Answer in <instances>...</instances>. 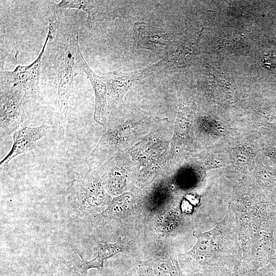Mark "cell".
<instances>
[{"instance_id":"6da1fadb","label":"cell","mask_w":276,"mask_h":276,"mask_svg":"<svg viewBox=\"0 0 276 276\" xmlns=\"http://www.w3.org/2000/svg\"><path fill=\"white\" fill-rule=\"evenodd\" d=\"M67 200L72 211L79 216L102 212L110 201L102 179L88 173L71 182Z\"/></svg>"},{"instance_id":"7a4b0ae2","label":"cell","mask_w":276,"mask_h":276,"mask_svg":"<svg viewBox=\"0 0 276 276\" xmlns=\"http://www.w3.org/2000/svg\"><path fill=\"white\" fill-rule=\"evenodd\" d=\"M78 33L73 32L66 36L59 63L58 95L61 109L60 126L65 127L66 113L64 107L70 98L74 78L82 72L77 61L80 50Z\"/></svg>"},{"instance_id":"3957f363","label":"cell","mask_w":276,"mask_h":276,"mask_svg":"<svg viewBox=\"0 0 276 276\" xmlns=\"http://www.w3.org/2000/svg\"><path fill=\"white\" fill-rule=\"evenodd\" d=\"M26 95L24 91L12 85H1L0 93L1 136L13 133L25 118Z\"/></svg>"},{"instance_id":"277c9868","label":"cell","mask_w":276,"mask_h":276,"mask_svg":"<svg viewBox=\"0 0 276 276\" xmlns=\"http://www.w3.org/2000/svg\"><path fill=\"white\" fill-rule=\"evenodd\" d=\"M52 31L53 27L50 23L44 45L38 57L32 63L28 66L18 65L12 71H3L1 72V85H12L17 87L24 91L26 96L38 95L41 59Z\"/></svg>"},{"instance_id":"5b68a950","label":"cell","mask_w":276,"mask_h":276,"mask_svg":"<svg viewBox=\"0 0 276 276\" xmlns=\"http://www.w3.org/2000/svg\"><path fill=\"white\" fill-rule=\"evenodd\" d=\"M162 64L160 61L140 71L128 73L108 72L102 75V78L107 87V97L111 103L113 104L121 100L134 83L153 71L163 67Z\"/></svg>"},{"instance_id":"8992f818","label":"cell","mask_w":276,"mask_h":276,"mask_svg":"<svg viewBox=\"0 0 276 276\" xmlns=\"http://www.w3.org/2000/svg\"><path fill=\"white\" fill-rule=\"evenodd\" d=\"M49 128L47 125L42 124L36 127L24 126L16 130L13 133L11 149L1 161L0 165H6L16 156L34 149L37 142L46 136Z\"/></svg>"},{"instance_id":"52a82bcc","label":"cell","mask_w":276,"mask_h":276,"mask_svg":"<svg viewBox=\"0 0 276 276\" xmlns=\"http://www.w3.org/2000/svg\"><path fill=\"white\" fill-rule=\"evenodd\" d=\"M137 273L139 276H183L176 258L167 251L140 262Z\"/></svg>"},{"instance_id":"ba28073f","label":"cell","mask_w":276,"mask_h":276,"mask_svg":"<svg viewBox=\"0 0 276 276\" xmlns=\"http://www.w3.org/2000/svg\"><path fill=\"white\" fill-rule=\"evenodd\" d=\"M133 38L137 47L149 50L167 49L172 36L165 30L137 22L133 26Z\"/></svg>"},{"instance_id":"9c48e42d","label":"cell","mask_w":276,"mask_h":276,"mask_svg":"<svg viewBox=\"0 0 276 276\" xmlns=\"http://www.w3.org/2000/svg\"><path fill=\"white\" fill-rule=\"evenodd\" d=\"M77 61L81 71L89 79L95 94V107L94 114L95 121L100 125H104L107 110V91L106 84L102 76L95 73L84 60L81 52L78 53Z\"/></svg>"},{"instance_id":"30bf717a","label":"cell","mask_w":276,"mask_h":276,"mask_svg":"<svg viewBox=\"0 0 276 276\" xmlns=\"http://www.w3.org/2000/svg\"><path fill=\"white\" fill-rule=\"evenodd\" d=\"M218 234V231L216 228L204 233L194 232V235L197 238V242L192 249L180 255V259L201 264L211 258L216 251L215 247L217 245H215V243L217 241L215 240Z\"/></svg>"},{"instance_id":"8fae6325","label":"cell","mask_w":276,"mask_h":276,"mask_svg":"<svg viewBox=\"0 0 276 276\" xmlns=\"http://www.w3.org/2000/svg\"><path fill=\"white\" fill-rule=\"evenodd\" d=\"M134 197L127 193L114 198L100 215L105 218H117L128 213L133 208Z\"/></svg>"},{"instance_id":"7c38bea8","label":"cell","mask_w":276,"mask_h":276,"mask_svg":"<svg viewBox=\"0 0 276 276\" xmlns=\"http://www.w3.org/2000/svg\"><path fill=\"white\" fill-rule=\"evenodd\" d=\"M106 178V187L110 193L117 195L122 192L126 179L125 174L120 168L113 166L108 168Z\"/></svg>"},{"instance_id":"4fadbf2b","label":"cell","mask_w":276,"mask_h":276,"mask_svg":"<svg viewBox=\"0 0 276 276\" xmlns=\"http://www.w3.org/2000/svg\"><path fill=\"white\" fill-rule=\"evenodd\" d=\"M128 248L127 244L121 239H119L114 243L100 242L99 243V249L96 257L104 262L116 254L124 252Z\"/></svg>"},{"instance_id":"5bb4252c","label":"cell","mask_w":276,"mask_h":276,"mask_svg":"<svg viewBox=\"0 0 276 276\" xmlns=\"http://www.w3.org/2000/svg\"><path fill=\"white\" fill-rule=\"evenodd\" d=\"M57 270L54 271L51 276H86L80 267L79 264L72 266H66V264L60 265Z\"/></svg>"},{"instance_id":"9a60e30c","label":"cell","mask_w":276,"mask_h":276,"mask_svg":"<svg viewBox=\"0 0 276 276\" xmlns=\"http://www.w3.org/2000/svg\"><path fill=\"white\" fill-rule=\"evenodd\" d=\"M175 216L173 213H169L162 218L158 225V228L162 233L167 234L174 229L177 224Z\"/></svg>"}]
</instances>
